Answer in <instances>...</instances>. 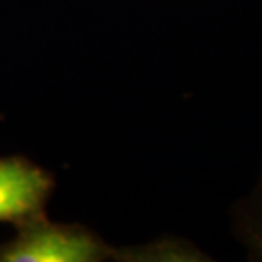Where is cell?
I'll list each match as a JSON object with an SVG mask.
<instances>
[{"label": "cell", "mask_w": 262, "mask_h": 262, "mask_svg": "<svg viewBox=\"0 0 262 262\" xmlns=\"http://www.w3.org/2000/svg\"><path fill=\"white\" fill-rule=\"evenodd\" d=\"M17 235L0 245V262H99L123 259L116 250L78 225L51 223L39 216L17 227Z\"/></svg>", "instance_id": "cell-1"}, {"label": "cell", "mask_w": 262, "mask_h": 262, "mask_svg": "<svg viewBox=\"0 0 262 262\" xmlns=\"http://www.w3.org/2000/svg\"><path fill=\"white\" fill-rule=\"evenodd\" d=\"M50 172L28 159H0V222L15 227L45 216V206L53 192Z\"/></svg>", "instance_id": "cell-2"}, {"label": "cell", "mask_w": 262, "mask_h": 262, "mask_svg": "<svg viewBox=\"0 0 262 262\" xmlns=\"http://www.w3.org/2000/svg\"><path fill=\"white\" fill-rule=\"evenodd\" d=\"M230 227L247 257L262 262V170L252 191L232 206Z\"/></svg>", "instance_id": "cell-3"}]
</instances>
